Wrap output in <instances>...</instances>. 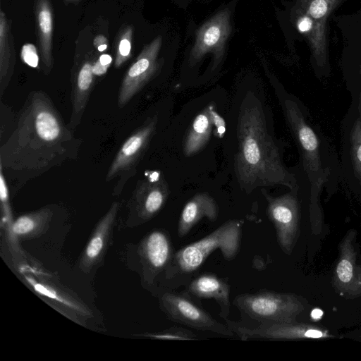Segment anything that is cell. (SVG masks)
I'll return each instance as SVG.
<instances>
[{
	"mask_svg": "<svg viewBox=\"0 0 361 361\" xmlns=\"http://www.w3.org/2000/svg\"><path fill=\"white\" fill-rule=\"evenodd\" d=\"M109 67V66H104L97 60L92 65V72L95 75H102L107 71Z\"/></svg>",
	"mask_w": 361,
	"mask_h": 361,
	"instance_id": "29",
	"label": "cell"
},
{
	"mask_svg": "<svg viewBox=\"0 0 361 361\" xmlns=\"http://www.w3.org/2000/svg\"><path fill=\"white\" fill-rule=\"evenodd\" d=\"M161 44L158 37L146 46L128 70L122 81L118 96V106H124L149 80L154 73L157 59Z\"/></svg>",
	"mask_w": 361,
	"mask_h": 361,
	"instance_id": "8",
	"label": "cell"
},
{
	"mask_svg": "<svg viewBox=\"0 0 361 361\" xmlns=\"http://www.w3.org/2000/svg\"><path fill=\"white\" fill-rule=\"evenodd\" d=\"M351 152L355 171L361 180V121L359 120L352 130Z\"/></svg>",
	"mask_w": 361,
	"mask_h": 361,
	"instance_id": "24",
	"label": "cell"
},
{
	"mask_svg": "<svg viewBox=\"0 0 361 361\" xmlns=\"http://www.w3.org/2000/svg\"><path fill=\"white\" fill-rule=\"evenodd\" d=\"M219 215V207L215 200L207 193L194 195L184 206L178 224L179 237L185 236L192 227L204 217L215 221Z\"/></svg>",
	"mask_w": 361,
	"mask_h": 361,
	"instance_id": "15",
	"label": "cell"
},
{
	"mask_svg": "<svg viewBox=\"0 0 361 361\" xmlns=\"http://www.w3.org/2000/svg\"><path fill=\"white\" fill-rule=\"evenodd\" d=\"M233 303L261 322L290 323L301 310V305L294 296L269 290L239 295Z\"/></svg>",
	"mask_w": 361,
	"mask_h": 361,
	"instance_id": "4",
	"label": "cell"
},
{
	"mask_svg": "<svg viewBox=\"0 0 361 361\" xmlns=\"http://www.w3.org/2000/svg\"><path fill=\"white\" fill-rule=\"evenodd\" d=\"M118 209L119 204L114 202L97 224L80 258V267L84 272L90 271L102 260L108 247Z\"/></svg>",
	"mask_w": 361,
	"mask_h": 361,
	"instance_id": "13",
	"label": "cell"
},
{
	"mask_svg": "<svg viewBox=\"0 0 361 361\" xmlns=\"http://www.w3.org/2000/svg\"><path fill=\"white\" fill-rule=\"evenodd\" d=\"M242 226L241 221H228L203 238L183 247L173 254L166 269L169 274L174 276L196 271L218 249L226 260L233 259L240 246Z\"/></svg>",
	"mask_w": 361,
	"mask_h": 361,
	"instance_id": "3",
	"label": "cell"
},
{
	"mask_svg": "<svg viewBox=\"0 0 361 361\" xmlns=\"http://www.w3.org/2000/svg\"><path fill=\"white\" fill-rule=\"evenodd\" d=\"M98 60L104 66H110L112 61V58L109 54H102Z\"/></svg>",
	"mask_w": 361,
	"mask_h": 361,
	"instance_id": "30",
	"label": "cell"
},
{
	"mask_svg": "<svg viewBox=\"0 0 361 361\" xmlns=\"http://www.w3.org/2000/svg\"><path fill=\"white\" fill-rule=\"evenodd\" d=\"M149 336L162 340L190 341L197 339V335L191 331L178 326L171 327L160 333L150 334Z\"/></svg>",
	"mask_w": 361,
	"mask_h": 361,
	"instance_id": "25",
	"label": "cell"
},
{
	"mask_svg": "<svg viewBox=\"0 0 361 361\" xmlns=\"http://www.w3.org/2000/svg\"><path fill=\"white\" fill-rule=\"evenodd\" d=\"M283 107L287 121L302 154L305 169L312 183L313 176L322 171L317 137L306 123L295 102L286 99Z\"/></svg>",
	"mask_w": 361,
	"mask_h": 361,
	"instance_id": "6",
	"label": "cell"
},
{
	"mask_svg": "<svg viewBox=\"0 0 361 361\" xmlns=\"http://www.w3.org/2000/svg\"><path fill=\"white\" fill-rule=\"evenodd\" d=\"M160 305L170 319L185 326L227 336L234 335L230 328L183 295L166 293L160 298Z\"/></svg>",
	"mask_w": 361,
	"mask_h": 361,
	"instance_id": "5",
	"label": "cell"
},
{
	"mask_svg": "<svg viewBox=\"0 0 361 361\" xmlns=\"http://www.w3.org/2000/svg\"><path fill=\"white\" fill-rule=\"evenodd\" d=\"M264 195L268 203L267 214L275 227L279 244L284 252L289 253L298 231V201L290 193L276 197L267 193Z\"/></svg>",
	"mask_w": 361,
	"mask_h": 361,
	"instance_id": "7",
	"label": "cell"
},
{
	"mask_svg": "<svg viewBox=\"0 0 361 361\" xmlns=\"http://www.w3.org/2000/svg\"><path fill=\"white\" fill-rule=\"evenodd\" d=\"M106 48H107V44H104L99 45V46L97 47V49L99 50V51H104Z\"/></svg>",
	"mask_w": 361,
	"mask_h": 361,
	"instance_id": "32",
	"label": "cell"
},
{
	"mask_svg": "<svg viewBox=\"0 0 361 361\" xmlns=\"http://www.w3.org/2000/svg\"><path fill=\"white\" fill-rule=\"evenodd\" d=\"M92 65L85 63L79 71L73 97V113L71 124L75 127L81 119L93 83Z\"/></svg>",
	"mask_w": 361,
	"mask_h": 361,
	"instance_id": "19",
	"label": "cell"
},
{
	"mask_svg": "<svg viewBox=\"0 0 361 361\" xmlns=\"http://www.w3.org/2000/svg\"><path fill=\"white\" fill-rule=\"evenodd\" d=\"M131 30H128L119 42L115 66L119 67L128 58L131 50Z\"/></svg>",
	"mask_w": 361,
	"mask_h": 361,
	"instance_id": "26",
	"label": "cell"
},
{
	"mask_svg": "<svg viewBox=\"0 0 361 361\" xmlns=\"http://www.w3.org/2000/svg\"><path fill=\"white\" fill-rule=\"evenodd\" d=\"M322 314H323L322 311L319 309H315V310H312V312L311 313L312 317L314 319H319L322 316Z\"/></svg>",
	"mask_w": 361,
	"mask_h": 361,
	"instance_id": "31",
	"label": "cell"
},
{
	"mask_svg": "<svg viewBox=\"0 0 361 361\" xmlns=\"http://www.w3.org/2000/svg\"><path fill=\"white\" fill-rule=\"evenodd\" d=\"M341 0H299V7L316 21L326 24L329 15Z\"/></svg>",
	"mask_w": 361,
	"mask_h": 361,
	"instance_id": "22",
	"label": "cell"
},
{
	"mask_svg": "<svg viewBox=\"0 0 361 361\" xmlns=\"http://www.w3.org/2000/svg\"><path fill=\"white\" fill-rule=\"evenodd\" d=\"M169 195L163 178L154 173L138 185L131 199V207L139 223L151 219L162 208Z\"/></svg>",
	"mask_w": 361,
	"mask_h": 361,
	"instance_id": "11",
	"label": "cell"
},
{
	"mask_svg": "<svg viewBox=\"0 0 361 361\" xmlns=\"http://www.w3.org/2000/svg\"><path fill=\"white\" fill-rule=\"evenodd\" d=\"M74 137L49 97L42 91L28 96L17 127L0 149V163L13 172L40 173L63 161Z\"/></svg>",
	"mask_w": 361,
	"mask_h": 361,
	"instance_id": "1",
	"label": "cell"
},
{
	"mask_svg": "<svg viewBox=\"0 0 361 361\" xmlns=\"http://www.w3.org/2000/svg\"><path fill=\"white\" fill-rule=\"evenodd\" d=\"M199 298H213L220 307L219 315L227 321L230 312V286L213 274H203L193 279L187 288Z\"/></svg>",
	"mask_w": 361,
	"mask_h": 361,
	"instance_id": "14",
	"label": "cell"
},
{
	"mask_svg": "<svg viewBox=\"0 0 361 361\" xmlns=\"http://www.w3.org/2000/svg\"><path fill=\"white\" fill-rule=\"evenodd\" d=\"M37 21L44 63L47 67L52 65L51 35L52 15L47 0H40L38 5Z\"/></svg>",
	"mask_w": 361,
	"mask_h": 361,
	"instance_id": "20",
	"label": "cell"
},
{
	"mask_svg": "<svg viewBox=\"0 0 361 361\" xmlns=\"http://www.w3.org/2000/svg\"><path fill=\"white\" fill-rule=\"evenodd\" d=\"M360 73H361V65H360Z\"/></svg>",
	"mask_w": 361,
	"mask_h": 361,
	"instance_id": "33",
	"label": "cell"
},
{
	"mask_svg": "<svg viewBox=\"0 0 361 361\" xmlns=\"http://www.w3.org/2000/svg\"><path fill=\"white\" fill-rule=\"evenodd\" d=\"M21 59L25 63L32 68H37L39 63V56L37 49L32 44H25L20 53Z\"/></svg>",
	"mask_w": 361,
	"mask_h": 361,
	"instance_id": "27",
	"label": "cell"
},
{
	"mask_svg": "<svg viewBox=\"0 0 361 361\" xmlns=\"http://www.w3.org/2000/svg\"><path fill=\"white\" fill-rule=\"evenodd\" d=\"M156 123L157 120L152 119L125 141L110 165L106 177L107 181L135 166L146 149L155 130Z\"/></svg>",
	"mask_w": 361,
	"mask_h": 361,
	"instance_id": "12",
	"label": "cell"
},
{
	"mask_svg": "<svg viewBox=\"0 0 361 361\" xmlns=\"http://www.w3.org/2000/svg\"><path fill=\"white\" fill-rule=\"evenodd\" d=\"M49 208L19 216L12 224V231L20 238H32L45 232L52 217Z\"/></svg>",
	"mask_w": 361,
	"mask_h": 361,
	"instance_id": "18",
	"label": "cell"
},
{
	"mask_svg": "<svg viewBox=\"0 0 361 361\" xmlns=\"http://www.w3.org/2000/svg\"><path fill=\"white\" fill-rule=\"evenodd\" d=\"M1 49H0V82H1V94H3L4 89L6 87L8 80H7V74L9 66L10 54L7 44V24L4 13L1 11Z\"/></svg>",
	"mask_w": 361,
	"mask_h": 361,
	"instance_id": "23",
	"label": "cell"
},
{
	"mask_svg": "<svg viewBox=\"0 0 361 361\" xmlns=\"http://www.w3.org/2000/svg\"><path fill=\"white\" fill-rule=\"evenodd\" d=\"M336 272L339 280L342 283H349L353 275L351 262L346 259H341L338 264Z\"/></svg>",
	"mask_w": 361,
	"mask_h": 361,
	"instance_id": "28",
	"label": "cell"
},
{
	"mask_svg": "<svg viewBox=\"0 0 361 361\" xmlns=\"http://www.w3.org/2000/svg\"><path fill=\"white\" fill-rule=\"evenodd\" d=\"M231 30L230 12L220 11L207 20L198 30L190 52L191 62L200 60L205 54L222 50Z\"/></svg>",
	"mask_w": 361,
	"mask_h": 361,
	"instance_id": "10",
	"label": "cell"
},
{
	"mask_svg": "<svg viewBox=\"0 0 361 361\" xmlns=\"http://www.w3.org/2000/svg\"><path fill=\"white\" fill-rule=\"evenodd\" d=\"M27 281L33 287L35 290L45 297L49 298L56 302L74 310L79 313L90 316V312L82 304L73 299L68 294L63 293L56 288L46 283L36 281L30 277H26Z\"/></svg>",
	"mask_w": 361,
	"mask_h": 361,
	"instance_id": "21",
	"label": "cell"
},
{
	"mask_svg": "<svg viewBox=\"0 0 361 361\" xmlns=\"http://www.w3.org/2000/svg\"><path fill=\"white\" fill-rule=\"evenodd\" d=\"M138 250L144 276L149 283L167 269L173 255L169 236L162 230L148 233L141 241Z\"/></svg>",
	"mask_w": 361,
	"mask_h": 361,
	"instance_id": "9",
	"label": "cell"
},
{
	"mask_svg": "<svg viewBox=\"0 0 361 361\" xmlns=\"http://www.w3.org/2000/svg\"><path fill=\"white\" fill-rule=\"evenodd\" d=\"M238 152L235 169L239 184L247 192L256 187L282 185L295 189L293 176L282 164L279 148L267 128L257 99L243 103L237 127Z\"/></svg>",
	"mask_w": 361,
	"mask_h": 361,
	"instance_id": "2",
	"label": "cell"
},
{
	"mask_svg": "<svg viewBox=\"0 0 361 361\" xmlns=\"http://www.w3.org/2000/svg\"><path fill=\"white\" fill-rule=\"evenodd\" d=\"M212 106H209L197 115L185 136L183 152L190 157L199 152L207 142L212 133L213 118Z\"/></svg>",
	"mask_w": 361,
	"mask_h": 361,
	"instance_id": "17",
	"label": "cell"
},
{
	"mask_svg": "<svg viewBox=\"0 0 361 361\" xmlns=\"http://www.w3.org/2000/svg\"><path fill=\"white\" fill-rule=\"evenodd\" d=\"M297 11L296 27L309 41L317 65L323 67L328 61L326 24L316 21L300 7Z\"/></svg>",
	"mask_w": 361,
	"mask_h": 361,
	"instance_id": "16",
	"label": "cell"
}]
</instances>
